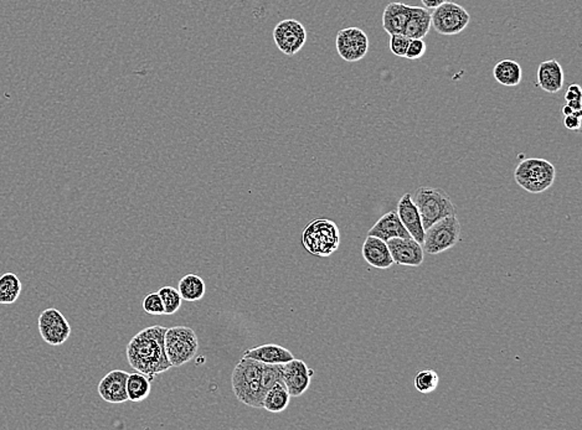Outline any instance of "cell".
Wrapping results in <instances>:
<instances>
[{
    "instance_id": "12",
    "label": "cell",
    "mask_w": 582,
    "mask_h": 430,
    "mask_svg": "<svg viewBox=\"0 0 582 430\" xmlns=\"http://www.w3.org/2000/svg\"><path fill=\"white\" fill-rule=\"evenodd\" d=\"M282 381L291 397H300L308 391L314 371L302 360L293 358L281 365Z\"/></svg>"
},
{
    "instance_id": "13",
    "label": "cell",
    "mask_w": 582,
    "mask_h": 430,
    "mask_svg": "<svg viewBox=\"0 0 582 430\" xmlns=\"http://www.w3.org/2000/svg\"><path fill=\"white\" fill-rule=\"evenodd\" d=\"M392 261L399 266H420L424 263L422 244L413 237L391 238L388 242Z\"/></svg>"
},
{
    "instance_id": "34",
    "label": "cell",
    "mask_w": 582,
    "mask_h": 430,
    "mask_svg": "<svg viewBox=\"0 0 582 430\" xmlns=\"http://www.w3.org/2000/svg\"><path fill=\"white\" fill-rule=\"evenodd\" d=\"M564 125L569 131H579L581 128V117L571 114L564 117Z\"/></svg>"
},
{
    "instance_id": "3",
    "label": "cell",
    "mask_w": 582,
    "mask_h": 430,
    "mask_svg": "<svg viewBox=\"0 0 582 430\" xmlns=\"http://www.w3.org/2000/svg\"><path fill=\"white\" fill-rule=\"evenodd\" d=\"M302 244L312 255L329 257L339 248V227L328 218L313 220L303 230Z\"/></svg>"
},
{
    "instance_id": "8",
    "label": "cell",
    "mask_w": 582,
    "mask_h": 430,
    "mask_svg": "<svg viewBox=\"0 0 582 430\" xmlns=\"http://www.w3.org/2000/svg\"><path fill=\"white\" fill-rule=\"evenodd\" d=\"M470 15L464 6L446 1L431 13V25L438 34L458 35L468 26Z\"/></svg>"
},
{
    "instance_id": "35",
    "label": "cell",
    "mask_w": 582,
    "mask_h": 430,
    "mask_svg": "<svg viewBox=\"0 0 582 430\" xmlns=\"http://www.w3.org/2000/svg\"><path fill=\"white\" fill-rule=\"evenodd\" d=\"M448 0H421V3L424 4V8L426 9H436L437 6H441L443 3H446Z\"/></svg>"
},
{
    "instance_id": "17",
    "label": "cell",
    "mask_w": 582,
    "mask_h": 430,
    "mask_svg": "<svg viewBox=\"0 0 582 430\" xmlns=\"http://www.w3.org/2000/svg\"><path fill=\"white\" fill-rule=\"evenodd\" d=\"M362 258L367 264L378 269H389L392 264V257L386 242L374 236H367L362 244Z\"/></svg>"
},
{
    "instance_id": "4",
    "label": "cell",
    "mask_w": 582,
    "mask_h": 430,
    "mask_svg": "<svg viewBox=\"0 0 582 430\" xmlns=\"http://www.w3.org/2000/svg\"><path fill=\"white\" fill-rule=\"evenodd\" d=\"M556 169L545 159L530 158L520 161L514 171V179L526 193H545L554 185Z\"/></svg>"
},
{
    "instance_id": "32",
    "label": "cell",
    "mask_w": 582,
    "mask_h": 430,
    "mask_svg": "<svg viewBox=\"0 0 582 430\" xmlns=\"http://www.w3.org/2000/svg\"><path fill=\"white\" fill-rule=\"evenodd\" d=\"M426 54V44L424 39H411L407 46L405 57L408 60H418Z\"/></svg>"
},
{
    "instance_id": "28",
    "label": "cell",
    "mask_w": 582,
    "mask_h": 430,
    "mask_svg": "<svg viewBox=\"0 0 582 430\" xmlns=\"http://www.w3.org/2000/svg\"><path fill=\"white\" fill-rule=\"evenodd\" d=\"M158 294L162 298L163 305H164V315H173L181 308V293L176 288L173 287H163L158 290Z\"/></svg>"
},
{
    "instance_id": "27",
    "label": "cell",
    "mask_w": 582,
    "mask_h": 430,
    "mask_svg": "<svg viewBox=\"0 0 582 430\" xmlns=\"http://www.w3.org/2000/svg\"><path fill=\"white\" fill-rule=\"evenodd\" d=\"M440 383V376L434 369L420 371L413 379V385L420 393L429 395L436 391Z\"/></svg>"
},
{
    "instance_id": "7",
    "label": "cell",
    "mask_w": 582,
    "mask_h": 430,
    "mask_svg": "<svg viewBox=\"0 0 582 430\" xmlns=\"http://www.w3.org/2000/svg\"><path fill=\"white\" fill-rule=\"evenodd\" d=\"M461 238V223L457 216H447L424 231V248L429 255H440L453 248Z\"/></svg>"
},
{
    "instance_id": "23",
    "label": "cell",
    "mask_w": 582,
    "mask_h": 430,
    "mask_svg": "<svg viewBox=\"0 0 582 430\" xmlns=\"http://www.w3.org/2000/svg\"><path fill=\"white\" fill-rule=\"evenodd\" d=\"M289 402L291 396L283 381H281L266 392L262 408L270 413H282L289 407Z\"/></svg>"
},
{
    "instance_id": "2",
    "label": "cell",
    "mask_w": 582,
    "mask_h": 430,
    "mask_svg": "<svg viewBox=\"0 0 582 430\" xmlns=\"http://www.w3.org/2000/svg\"><path fill=\"white\" fill-rule=\"evenodd\" d=\"M262 369L263 363L243 357L231 374L233 395L240 402L257 409L263 407V398L266 396L262 385Z\"/></svg>"
},
{
    "instance_id": "15",
    "label": "cell",
    "mask_w": 582,
    "mask_h": 430,
    "mask_svg": "<svg viewBox=\"0 0 582 430\" xmlns=\"http://www.w3.org/2000/svg\"><path fill=\"white\" fill-rule=\"evenodd\" d=\"M397 216L402 222L404 227L406 228L407 232L410 233V236L416 239L418 244H422L424 238V228L422 226V220H421V215L418 212L416 205L413 201V196L410 193H405L399 204H397Z\"/></svg>"
},
{
    "instance_id": "18",
    "label": "cell",
    "mask_w": 582,
    "mask_h": 430,
    "mask_svg": "<svg viewBox=\"0 0 582 430\" xmlns=\"http://www.w3.org/2000/svg\"><path fill=\"white\" fill-rule=\"evenodd\" d=\"M367 236L380 238L384 242H388L391 238L411 237L410 233L407 232L406 228L402 225V222L400 221L396 211H390L386 215L383 216L379 221L369 230Z\"/></svg>"
},
{
    "instance_id": "20",
    "label": "cell",
    "mask_w": 582,
    "mask_h": 430,
    "mask_svg": "<svg viewBox=\"0 0 582 430\" xmlns=\"http://www.w3.org/2000/svg\"><path fill=\"white\" fill-rule=\"evenodd\" d=\"M411 6L404 3H389L383 13V28L389 35L404 34Z\"/></svg>"
},
{
    "instance_id": "24",
    "label": "cell",
    "mask_w": 582,
    "mask_h": 430,
    "mask_svg": "<svg viewBox=\"0 0 582 430\" xmlns=\"http://www.w3.org/2000/svg\"><path fill=\"white\" fill-rule=\"evenodd\" d=\"M152 379L141 372L128 374L127 395L128 401L139 403L146 401L152 392Z\"/></svg>"
},
{
    "instance_id": "1",
    "label": "cell",
    "mask_w": 582,
    "mask_h": 430,
    "mask_svg": "<svg viewBox=\"0 0 582 430\" xmlns=\"http://www.w3.org/2000/svg\"><path fill=\"white\" fill-rule=\"evenodd\" d=\"M165 331L164 326L154 325L143 328L130 339L125 349L130 367L151 379L171 368L165 353Z\"/></svg>"
},
{
    "instance_id": "9",
    "label": "cell",
    "mask_w": 582,
    "mask_h": 430,
    "mask_svg": "<svg viewBox=\"0 0 582 430\" xmlns=\"http://www.w3.org/2000/svg\"><path fill=\"white\" fill-rule=\"evenodd\" d=\"M273 40L279 51L287 56H294L305 45L307 30L298 20H282L273 30Z\"/></svg>"
},
{
    "instance_id": "6",
    "label": "cell",
    "mask_w": 582,
    "mask_h": 430,
    "mask_svg": "<svg viewBox=\"0 0 582 430\" xmlns=\"http://www.w3.org/2000/svg\"><path fill=\"white\" fill-rule=\"evenodd\" d=\"M165 353L171 367H181L190 363L199 351V339L187 326L167 328L164 335Z\"/></svg>"
},
{
    "instance_id": "26",
    "label": "cell",
    "mask_w": 582,
    "mask_h": 430,
    "mask_svg": "<svg viewBox=\"0 0 582 430\" xmlns=\"http://www.w3.org/2000/svg\"><path fill=\"white\" fill-rule=\"evenodd\" d=\"M22 294V282L14 273L0 277V304H14Z\"/></svg>"
},
{
    "instance_id": "11",
    "label": "cell",
    "mask_w": 582,
    "mask_h": 430,
    "mask_svg": "<svg viewBox=\"0 0 582 430\" xmlns=\"http://www.w3.org/2000/svg\"><path fill=\"white\" fill-rule=\"evenodd\" d=\"M39 331L46 344L60 346L71 335V326L66 317L55 308L46 309L39 317Z\"/></svg>"
},
{
    "instance_id": "16",
    "label": "cell",
    "mask_w": 582,
    "mask_h": 430,
    "mask_svg": "<svg viewBox=\"0 0 582 430\" xmlns=\"http://www.w3.org/2000/svg\"><path fill=\"white\" fill-rule=\"evenodd\" d=\"M537 86L548 93H558L564 87V70L559 61L551 58L539 65L537 72Z\"/></svg>"
},
{
    "instance_id": "33",
    "label": "cell",
    "mask_w": 582,
    "mask_h": 430,
    "mask_svg": "<svg viewBox=\"0 0 582 430\" xmlns=\"http://www.w3.org/2000/svg\"><path fill=\"white\" fill-rule=\"evenodd\" d=\"M581 87L577 85V83H572L566 90V102H570V101H581Z\"/></svg>"
},
{
    "instance_id": "5",
    "label": "cell",
    "mask_w": 582,
    "mask_h": 430,
    "mask_svg": "<svg viewBox=\"0 0 582 430\" xmlns=\"http://www.w3.org/2000/svg\"><path fill=\"white\" fill-rule=\"evenodd\" d=\"M413 201L421 215L424 231L436 222L440 221L447 216L456 215L457 212L451 198L441 189L420 187L415 193Z\"/></svg>"
},
{
    "instance_id": "31",
    "label": "cell",
    "mask_w": 582,
    "mask_h": 430,
    "mask_svg": "<svg viewBox=\"0 0 582 430\" xmlns=\"http://www.w3.org/2000/svg\"><path fill=\"white\" fill-rule=\"evenodd\" d=\"M410 39L404 34L390 35V50L395 56L405 57Z\"/></svg>"
},
{
    "instance_id": "14",
    "label": "cell",
    "mask_w": 582,
    "mask_h": 430,
    "mask_svg": "<svg viewBox=\"0 0 582 430\" xmlns=\"http://www.w3.org/2000/svg\"><path fill=\"white\" fill-rule=\"evenodd\" d=\"M128 372L122 369H114L108 372L98 383V395L105 402L122 404L128 402L127 379Z\"/></svg>"
},
{
    "instance_id": "19",
    "label": "cell",
    "mask_w": 582,
    "mask_h": 430,
    "mask_svg": "<svg viewBox=\"0 0 582 430\" xmlns=\"http://www.w3.org/2000/svg\"><path fill=\"white\" fill-rule=\"evenodd\" d=\"M243 357L268 365H282L294 358L293 353L289 349L276 344H266L249 349L247 351L243 352Z\"/></svg>"
},
{
    "instance_id": "29",
    "label": "cell",
    "mask_w": 582,
    "mask_h": 430,
    "mask_svg": "<svg viewBox=\"0 0 582 430\" xmlns=\"http://www.w3.org/2000/svg\"><path fill=\"white\" fill-rule=\"evenodd\" d=\"M282 381V372H281V365H268L263 363L262 369V385L265 391H268L273 385Z\"/></svg>"
},
{
    "instance_id": "21",
    "label": "cell",
    "mask_w": 582,
    "mask_h": 430,
    "mask_svg": "<svg viewBox=\"0 0 582 430\" xmlns=\"http://www.w3.org/2000/svg\"><path fill=\"white\" fill-rule=\"evenodd\" d=\"M431 12L424 6H413L404 35L408 39H424L430 33Z\"/></svg>"
},
{
    "instance_id": "25",
    "label": "cell",
    "mask_w": 582,
    "mask_h": 430,
    "mask_svg": "<svg viewBox=\"0 0 582 430\" xmlns=\"http://www.w3.org/2000/svg\"><path fill=\"white\" fill-rule=\"evenodd\" d=\"M178 290L181 295V299L185 301H199L204 298L206 293V285L201 277L197 274H187L181 278L178 284Z\"/></svg>"
},
{
    "instance_id": "10",
    "label": "cell",
    "mask_w": 582,
    "mask_h": 430,
    "mask_svg": "<svg viewBox=\"0 0 582 430\" xmlns=\"http://www.w3.org/2000/svg\"><path fill=\"white\" fill-rule=\"evenodd\" d=\"M335 46L339 56L346 63H356L367 56L369 39L362 29H342L337 34Z\"/></svg>"
},
{
    "instance_id": "22",
    "label": "cell",
    "mask_w": 582,
    "mask_h": 430,
    "mask_svg": "<svg viewBox=\"0 0 582 430\" xmlns=\"http://www.w3.org/2000/svg\"><path fill=\"white\" fill-rule=\"evenodd\" d=\"M493 77L502 86L515 87L521 82L523 70L516 61L502 60L493 68Z\"/></svg>"
},
{
    "instance_id": "30",
    "label": "cell",
    "mask_w": 582,
    "mask_h": 430,
    "mask_svg": "<svg viewBox=\"0 0 582 430\" xmlns=\"http://www.w3.org/2000/svg\"><path fill=\"white\" fill-rule=\"evenodd\" d=\"M141 308L149 315H164V305L158 293L148 294L141 301Z\"/></svg>"
}]
</instances>
